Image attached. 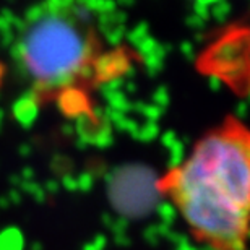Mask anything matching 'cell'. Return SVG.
I'll list each match as a JSON object with an SVG mask.
<instances>
[{"instance_id":"obj_1","label":"cell","mask_w":250,"mask_h":250,"mask_svg":"<svg viewBox=\"0 0 250 250\" xmlns=\"http://www.w3.org/2000/svg\"><path fill=\"white\" fill-rule=\"evenodd\" d=\"M158 190L198 244L211 250H247L250 127L236 116L226 117L159 177Z\"/></svg>"},{"instance_id":"obj_2","label":"cell","mask_w":250,"mask_h":250,"mask_svg":"<svg viewBox=\"0 0 250 250\" xmlns=\"http://www.w3.org/2000/svg\"><path fill=\"white\" fill-rule=\"evenodd\" d=\"M15 57L38 99H59L93 80L103 42L94 18L83 5L49 0L28 17Z\"/></svg>"},{"instance_id":"obj_3","label":"cell","mask_w":250,"mask_h":250,"mask_svg":"<svg viewBox=\"0 0 250 250\" xmlns=\"http://www.w3.org/2000/svg\"><path fill=\"white\" fill-rule=\"evenodd\" d=\"M2 75H3V68H2V65H0V80H2Z\"/></svg>"}]
</instances>
